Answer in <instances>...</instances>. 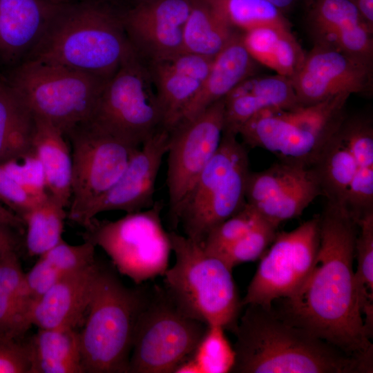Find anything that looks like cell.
I'll return each instance as SVG.
<instances>
[{"mask_svg": "<svg viewBox=\"0 0 373 373\" xmlns=\"http://www.w3.org/2000/svg\"><path fill=\"white\" fill-rule=\"evenodd\" d=\"M319 216V247L312 273L293 297L279 299L277 314L347 355L373 361L354 271L357 221L341 204L327 202ZM275 301V302H276Z\"/></svg>", "mask_w": 373, "mask_h": 373, "instance_id": "obj_1", "label": "cell"}, {"mask_svg": "<svg viewBox=\"0 0 373 373\" xmlns=\"http://www.w3.org/2000/svg\"><path fill=\"white\" fill-rule=\"evenodd\" d=\"M234 331L235 373H370L373 361L340 349L280 317L246 305Z\"/></svg>", "mask_w": 373, "mask_h": 373, "instance_id": "obj_2", "label": "cell"}, {"mask_svg": "<svg viewBox=\"0 0 373 373\" xmlns=\"http://www.w3.org/2000/svg\"><path fill=\"white\" fill-rule=\"evenodd\" d=\"M133 51L118 12L100 0H78L59 6L28 60L108 81Z\"/></svg>", "mask_w": 373, "mask_h": 373, "instance_id": "obj_3", "label": "cell"}, {"mask_svg": "<svg viewBox=\"0 0 373 373\" xmlns=\"http://www.w3.org/2000/svg\"><path fill=\"white\" fill-rule=\"evenodd\" d=\"M169 236L175 261L162 276L164 291L188 316L233 332L242 305L232 269L201 243L175 231Z\"/></svg>", "mask_w": 373, "mask_h": 373, "instance_id": "obj_4", "label": "cell"}, {"mask_svg": "<svg viewBox=\"0 0 373 373\" xmlns=\"http://www.w3.org/2000/svg\"><path fill=\"white\" fill-rule=\"evenodd\" d=\"M149 295L147 289L128 288L99 267L79 332L85 372L128 373L136 324Z\"/></svg>", "mask_w": 373, "mask_h": 373, "instance_id": "obj_5", "label": "cell"}, {"mask_svg": "<svg viewBox=\"0 0 373 373\" xmlns=\"http://www.w3.org/2000/svg\"><path fill=\"white\" fill-rule=\"evenodd\" d=\"M350 95L289 109H265L239 130L245 144L274 154L280 161L312 166L346 113Z\"/></svg>", "mask_w": 373, "mask_h": 373, "instance_id": "obj_6", "label": "cell"}, {"mask_svg": "<svg viewBox=\"0 0 373 373\" xmlns=\"http://www.w3.org/2000/svg\"><path fill=\"white\" fill-rule=\"evenodd\" d=\"M34 115L66 135L89 120L108 80L62 66L28 60L0 73Z\"/></svg>", "mask_w": 373, "mask_h": 373, "instance_id": "obj_7", "label": "cell"}, {"mask_svg": "<svg viewBox=\"0 0 373 373\" xmlns=\"http://www.w3.org/2000/svg\"><path fill=\"white\" fill-rule=\"evenodd\" d=\"M249 173L246 147L236 135L223 132L180 216L185 236L202 244L213 228L240 211L247 203Z\"/></svg>", "mask_w": 373, "mask_h": 373, "instance_id": "obj_8", "label": "cell"}, {"mask_svg": "<svg viewBox=\"0 0 373 373\" xmlns=\"http://www.w3.org/2000/svg\"><path fill=\"white\" fill-rule=\"evenodd\" d=\"M162 207L157 202L115 220L95 218L85 228L84 240L103 249L118 271L136 285L162 276L172 252L169 232L162 224Z\"/></svg>", "mask_w": 373, "mask_h": 373, "instance_id": "obj_9", "label": "cell"}, {"mask_svg": "<svg viewBox=\"0 0 373 373\" xmlns=\"http://www.w3.org/2000/svg\"><path fill=\"white\" fill-rule=\"evenodd\" d=\"M89 120L133 148L140 146L162 128L149 70L134 51L106 84Z\"/></svg>", "mask_w": 373, "mask_h": 373, "instance_id": "obj_10", "label": "cell"}, {"mask_svg": "<svg viewBox=\"0 0 373 373\" xmlns=\"http://www.w3.org/2000/svg\"><path fill=\"white\" fill-rule=\"evenodd\" d=\"M207 327L180 309L163 287L155 286L136 324L128 373H175Z\"/></svg>", "mask_w": 373, "mask_h": 373, "instance_id": "obj_11", "label": "cell"}, {"mask_svg": "<svg viewBox=\"0 0 373 373\" xmlns=\"http://www.w3.org/2000/svg\"><path fill=\"white\" fill-rule=\"evenodd\" d=\"M71 146V198L67 218L82 227L93 205L116 183L133 148L90 120L66 135Z\"/></svg>", "mask_w": 373, "mask_h": 373, "instance_id": "obj_12", "label": "cell"}, {"mask_svg": "<svg viewBox=\"0 0 373 373\" xmlns=\"http://www.w3.org/2000/svg\"><path fill=\"white\" fill-rule=\"evenodd\" d=\"M318 247V215L290 231L277 232L269 249L260 258L241 300L242 306L270 308L276 300L296 295L312 273Z\"/></svg>", "mask_w": 373, "mask_h": 373, "instance_id": "obj_13", "label": "cell"}, {"mask_svg": "<svg viewBox=\"0 0 373 373\" xmlns=\"http://www.w3.org/2000/svg\"><path fill=\"white\" fill-rule=\"evenodd\" d=\"M224 98L170 131L166 184L174 224L201 173L215 155L224 130Z\"/></svg>", "mask_w": 373, "mask_h": 373, "instance_id": "obj_14", "label": "cell"}, {"mask_svg": "<svg viewBox=\"0 0 373 373\" xmlns=\"http://www.w3.org/2000/svg\"><path fill=\"white\" fill-rule=\"evenodd\" d=\"M323 195L318 176L312 166L278 161L260 171H250L246 201L259 215L276 227L302 215Z\"/></svg>", "mask_w": 373, "mask_h": 373, "instance_id": "obj_15", "label": "cell"}, {"mask_svg": "<svg viewBox=\"0 0 373 373\" xmlns=\"http://www.w3.org/2000/svg\"><path fill=\"white\" fill-rule=\"evenodd\" d=\"M291 79L298 103L311 105L341 94H370L373 66L341 51L314 45Z\"/></svg>", "mask_w": 373, "mask_h": 373, "instance_id": "obj_16", "label": "cell"}, {"mask_svg": "<svg viewBox=\"0 0 373 373\" xmlns=\"http://www.w3.org/2000/svg\"><path fill=\"white\" fill-rule=\"evenodd\" d=\"M193 0H146L122 14L133 51L145 62L170 58L184 50V28Z\"/></svg>", "mask_w": 373, "mask_h": 373, "instance_id": "obj_17", "label": "cell"}, {"mask_svg": "<svg viewBox=\"0 0 373 373\" xmlns=\"http://www.w3.org/2000/svg\"><path fill=\"white\" fill-rule=\"evenodd\" d=\"M170 131L160 128L131 154L116 183L93 205L83 227L102 212H135L154 204L155 185L163 157L166 154Z\"/></svg>", "mask_w": 373, "mask_h": 373, "instance_id": "obj_18", "label": "cell"}, {"mask_svg": "<svg viewBox=\"0 0 373 373\" xmlns=\"http://www.w3.org/2000/svg\"><path fill=\"white\" fill-rule=\"evenodd\" d=\"M314 45L345 52L373 66V28L351 0H304Z\"/></svg>", "mask_w": 373, "mask_h": 373, "instance_id": "obj_19", "label": "cell"}, {"mask_svg": "<svg viewBox=\"0 0 373 373\" xmlns=\"http://www.w3.org/2000/svg\"><path fill=\"white\" fill-rule=\"evenodd\" d=\"M59 6L50 0H0V73L29 59Z\"/></svg>", "mask_w": 373, "mask_h": 373, "instance_id": "obj_20", "label": "cell"}, {"mask_svg": "<svg viewBox=\"0 0 373 373\" xmlns=\"http://www.w3.org/2000/svg\"><path fill=\"white\" fill-rule=\"evenodd\" d=\"M213 59L183 51L170 58L146 62L155 89L162 128L171 131L198 93Z\"/></svg>", "mask_w": 373, "mask_h": 373, "instance_id": "obj_21", "label": "cell"}, {"mask_svg": "<svg viewBox=\"0 0 373 373\" xmlns=\"http://www.w3.org/2000/svg\"><path fill=\"white\" fill-rule=\"evenodd\" d=\"M99 269L95 262L63 276L31 307L28 318L30 326L76 329L85 318Z\"/></svg>", "mask_w": 373, "mask_h": 373, "instance_id": "obj_22", "label": "cell"}, {"mask_svg": "<svg viewBox=\"0 0 373 373\" xmlns=\"http://www.w3.org/2000/svg\"><path fill=\"white\" fill-rule=\"evenodd\" d=\"M224 102L223 132L236 136L240 128L262 110L289 109L300 105L291 79L278 74L247 78L224 98Z\"/></svg>", "mask_w": 373, "mask_h": 373, "instance_id": "obj_23", "label": "cell"}, {"mask_svg": "<svg viewBox=\"0 0 373 373\" xmlns=\"http://www.w3.org/2000/svg\"><path fill=\"white\" fill-rule=\"evenodd\" d=\"M242 33H238L213 58L198 93L186 108L180 122L199 115L224 98L242 81L255 75L258 63L247 50Z\"/></svg>", "mask_w": 373, "mask_h": 373, "instance_id": "obj_24", "label": "cell"}, {"mask_svg": "<svg viewBox=\"0 0 373 373\" xmlns=\"http://www.w3.org/2000/svg\"><path fill=\"white\" fill-rule=\"evenodd\" d=\"M34 117L32 146L42 164L48 192L64 207H68L72 157L66 136L48 120Z\"/></svg>", "mask_w": 373, "mask_h": 373, "instance_id": "obj_25", "label": "cell"}, {"mask_svg": "<svg viewBox=\"0 0 373 373\" xmlns=\"http://www.w3.org/2000/svg\"><path fill=\"white\" fill-rule=\"evenodd\" d=\"M26 341L29 373H85L76 329H38Z\"/></svg>", "mask_w": 373, "mask_h": 373, "instance_id": "obj_26", "label": "cell"}, {"mask_svg": "<svg viewBox=\"0 0 373 373\" xmlns=\"http://www.w3.org/2000/svg\"><path fill=\"white\" fill-rule=\"evenodd\" d=\"M243 43L253 59L291 79L302 66L306 52L291 28L267 26L242 33Z\"/></svg>", "mask_w": 373, "mask_h": 373, "instance_id": "obj_27", "label": "cell"}, {"mask_svg": "<svg viewBox=\"0 0 373 373\" xmlns=\"http://www.w3.org/2000/svg\"><path fill=\"white\" fill-rule=\"evenodd\" d=\"M35 117L0 75V166L31 152Z\"/></svg>", "mask_w": 373, "mask_h": 373, "instance_id": "obj_28", "label": "cell"}, {"mask_svg": "<svg viewBox=\"0 0 373 373\" xmlns=\"http://www.w3.org/2000/svg\"><path fill=\"white\" fill-rule=\"evenodd\" d=\"M312 167L318 176L323 195L328 202L344 206L357 163L342 123Z\"/></svg>", "mask_w": 373, "mask_h": 373, "instance_id": "obj_29", "label": "cell"}, {"mask_svg": "<svg viewBox=\"0 0 373 373\" xmlns=\"http://www.w3.org/2000/svg\"><path fill=\"white\" fill-rule=\"evenodd\" d=\"M239 32L205 0H193L184 28V50L213 59Z\"/></svg>", "mask_w": 373, "mask_h": 373, "instance_id": "obj_30", "label": "cell"}, {"mask_svg": "<svg viewBox=\"0 0 373 373\" xmlns=\"http://www.w3.org/2000/svg\"><path fill=\"white\" fill-rule=\"evenodd\" d=\"M23 275L17 252L0 260V330L21 337L30 328L22 293Z\"/></svg>", "mask_w": 373, "mask_h": 373, "instance_id": "obj_31", "label": "cell"}, {"mask_svg": "<svg viewBox=\"0 0 373 373\" xmlns=\"http://www.w3.org/2000/svg\"><path fill=\"white\" fill-rule=\"evenodd\" d=\"M66 207L49 193L22 216L26 246L30 256H40L63 240Z\"/></svg>", "mask_w": 373, "mask_h": 373, "instance_id": "obj_32", "label": "cell"}, {"mask_svg": "<svg viewBox=\"0 0 373 373\" xmlns=\"http://www.w3.org/2000/svg\"><path fill=\"white\" fill-rule=\"evenodd\" d=\"M220 325H207L191 355L175 373H228L236 363V352Z\"/></svg>", "mask_w": 373, "mask_h": 373, "instance_id": "obj_33", "label": "cell"}, {"mask_svg": "<svg viewBox=\"0 0 373 373\" xmlns=\"http://www.w3.org/2000/svg\"><path fill=\"white\" fill-rule=\"evenodd\" d=\"M205 1L240 32L267 26L291 28L285 15L267 0Z\"/></svg>", "mask_w": 373, "mask_h": 373, "instance_id": "obj_34", "label": "cell"}, {"mask_svg": "<svg viewBox=\"0 0 373 373\" xmlns=\"http://www.w3.org/2000/svg\"><path fill=\"white\" fill-rule=\"evenodd\" d=\"M358 230L355 242L354 271L363 315H373V211L357 220Z\"/></svg>", "mask_w": 373, "mask_h": 373, "instance_id": "obj_35", "label": "cell"}, {"mask_svg": "<svg viewBox=\"0 0 373 373\" xmlns=\"http://www.w3.org/2000/svg\"><path fill=\"white\" fill-rule=\"evenodd\" d=\"M278 228L262 217L241 238L215 255L231 269L260 258L274 240Z\"/></svg>", "mask_w": 373, "mask_h": 373, "instance_id": "obj_36", "label": "cell"}, {"mask_svg": "<svg viewBox=\"0 0 373 373\" xmlns=\"http://www.w3.org/2000/svg\"><path fill=\"white\" fill-rule=\"evenodd\" d=\"M260 217L247 202L240 211L209 232L202 243L204 249L211 254H217L247 233Z\"/></svg>", "mask_w": 373, "mask_h": 373, "instance_id": "obj_37", "label": "cell"}, {"mask_svg": "<svg viewBox=\"0 0 373 373\" xmlns=\"http://www.w3.org/2000/svg\"><path fill=\"white\" fill-rule=\"evenodd\" d=\"M1 166L32 197L43 200L48 195L42 164L33 150Z\"/></svg>", "mask_w": 373, "mask_h": 373, "instance_id": "obj_38", "label": "cell"}, {"mask_svg": "<svg viewBox=\"0 0 373 373\" xmlns=\"http://www.w3.org/2000/svg\"><path fill=\"white\" fill-rule=\"evenodd\" d=\"M95 247L88 240H84V242L79 245H73L63 239L40 256L60 273L66 275L95 263Z\"/></svg>", "mask_w": 373, "mask_h": 373, "instance_id": "obj_39", "label": "cell"}, {"mask_svg": "<svg viewBox=\"0 0 373 373\" xmlns=\"http://www.w3.org/2000/svg\"><path fill=\"white\" fill-rule=\"evenodd\" d=\"M26 340L0 330V373H29Z\"/></svg>", "mask_w": 373, "mask_h": 373, "instance_id": "obj_40", "label": "cell"}, {"mask_svg": "<svg viewBox=\"0 0 373 373\" xmlns=\"http://www.w3.org/2000/svg\"><path fill=\"white\" fill-rule=\"evenodd\" d=\"M63 276L46 260L39 256L33 267L27 273H24L23 278L24 292L31 307Z\"/></svg>", "mask_w": 373, "mask_h": 373, "instance_id": "obj_41", "label": "cell"}, {"mask_svg": "<svg viewBox=\"0 0 373 373\" xmlns=\"http://www.w3.org/2000/svg\"><path fill=\"white\" fill-rule=\"evenodd\" d=\"M41 200L28 194L0 166L1 203L22 218Z\"/></svg>", "mask_w": 373, "mask_h": 373, "instance_id": "obj_42", "label": "cell"}, {"mask_svg": "<svg viewBox=\"0 0 373 373\" xmlns=\"http://www.w3.org/2000/svg\"><path fill=\"white\" fill-rule=\"evenodd\" d=\"M18 230L14 227L0 222V260L12 252H17L20 238Z\"/></svg>", "mask_w": 373, "mask_h": 373, "instance_id": "obj_43", "label": "cell"}, {"mask_svg": "<svg viewBox=\"0 0 373 373\" xmlns=\"http://www.w3.org/2000/svg\"><path fill=\"white\" fill-rule=\"evenodd\" d=\"M0 222L7 224L18 231L25 227L22 218L1 202Z\"/></svg>", "mask_w": 373, "mask_h": 373, "instance_id": "obj_44", "label": "cell"}, {"mask_svg": "<svg viewBox=\"0 0 373 373\" xmlns=\"http://www.w3.org/2000/svg\"><path fill=\"white\" fill-rule=\"evenodd\" d=\"M120 15L142 3L146 0H100Z\"/></svg>", "mask_w": 373, "mask_h": 373, "instance_id": "obj_45", "label": "cell"}, {"mask_svg": "<svg viewBox=\"0 0 373 373\" xmlns=\"http://www.w3.org/2000/svg\"><path fill=\"white\" fill-rule=\"evenodd\" d=\"M356 6L362 17L373 28V0H351Z\"/></svg>", "mask_w": 373, "mask_h": 373, "instance_id": "obj_46", "label": "cell"}, {"mask_svg": "<svg viewBox=\"0 0 373 373\" xmlns=\"http://www.w3.org/2000/svg\"><path fill=\"white\" fill-rule=\"evenodd\" d=\"M277 7L285 15L294 8L300 2L304 0H267Z\"/></svg>", "mask_w": 373, "mask_h": 373, "instance_id": "obj_47", "label": "cell"}, {"mask_svg": "<svg viewBox=\"0 0 373 373\" xmlns=\"http://www.w3.org/2000/svg\"><path fill=\"white\" fill-rule=\"evenodd\" d=\"M50 1H51L52 2L55 3L62 5V4L70 3L77 1L78 0H50Z\"/></svg>", "mask_w": 373, "mask_h": 373, "instance_id": "obj_48", "label": "cell"}]
</instances>
